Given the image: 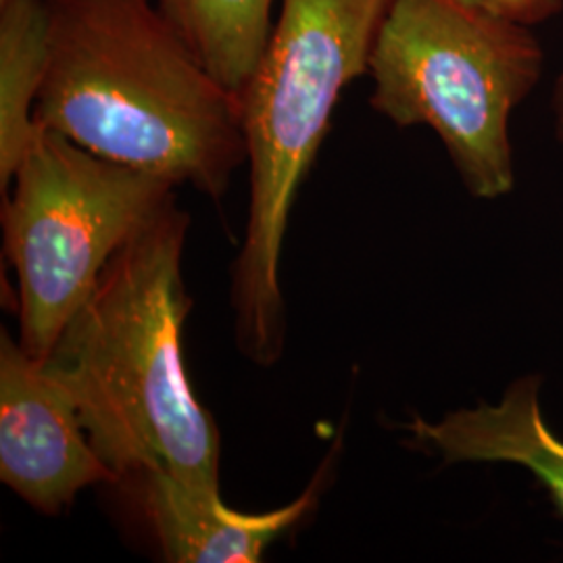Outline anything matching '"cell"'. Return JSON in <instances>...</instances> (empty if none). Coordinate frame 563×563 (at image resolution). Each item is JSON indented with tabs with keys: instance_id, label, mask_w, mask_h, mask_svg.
<instances>
[{
	"instance_id": "obj_1",
	"label": "cell",
	"mask_w": 563,
	"mask_h": 563,
	"mask_svg": "<svg viewBox=\"0 0 563 563\" xmlns=\"http://www.w3.org/2000/svg\"><path fill=\"white\" fill-rule=\"evenodd\" d=\"M51 60L34 118L90 153L220 201L246 163L241 99L153 0H44Z\"/></svg>"
},
{
	"instance_id": "obj_2",
	"label": "cell",
	"mask_w": 563,
	"mask_h": 563,
	"mask_svg": "<svg viewBox=\"0 0 563 563\" xmlns=\"http://www.w3.org/2000/svg\"><path fill=\"white\" fill-rule=\"evenodd\" d=\"M190 218L178 202L125 242L46 363L118 483L165 472L220 495V434L186 378L181 278Z\"/></svg>"
},
{
	"instance_id": "obj_3",
	"label": "cell",
	"mask_w": 563,
	"mask_h": 563,
	"mask_svg": "<svg viewBox=\"0 0 563 563\" xmlns=\"http://www.w3.org/2000/svg\"><path fill=\"white\" fill-rule=\"evenodd\" d=\"M393 0H280L262 60L241 97L251 178L249 222L232 267L236 342L269 367L286 336L282 244L332 113L369 59Z\"/></svg>"
},
{
	"instance_id": "obj_4",
	"label": "cell",
	"mask_w": 563,
	"mask_h": 563,
	"mask_svg": "<svg viewBox=\"0 0 563 563\" xmlns=\"http://www.w3.org/2000/svg\"><path fill=\"white\" fill-rule=\"evenodd\" d=\"M543 67L532 25L490 0H393L369 104L399 128H430L465 190L497 201L516 188L511 118Z\"/></svg>"
},
{
	"instance_id": "obj_5",
	"label": "cell",
	"mask_w": 563,
	"mask_h": 563,
	"mask_svg": "<svg viewBox=\"0 0 563 563\" xmlns=\"http://www.w3.org/2000/svg\"><path fill=\"white\" fill-rule=\"evenodd\" d=\"M9 188L2 230L20 282V342L48 360L102 269L178 202V186L38 125Z\"/></svg>"
},
{
	"instance_id": "obj_6",
	"label": "cell",
	"mask_w": 563,
	"mask_h": 563,
	"mask_svg": "<svg viewBox=\"0 0 563 563\" xmlns=\"http://www.w3.org/2000/svg\"><path fill=\"white\" fill-rule=\"evenodd\" d=\"M0 481L34 509L59 516L95 484H115L59 374L2 332Z\"/></svg>"
},
{
	"instance_id": "obj_7",
	"label": "cell",
	"mask_w": 563,
	"mask_h": 563,
	"mask_svg": "<svg viewBox=\"0 0 563 563\" xmlns=\"http://www.w3.org/2000/svg\"><path fill=\"white\" fill-rule=\"evenodd\" d=\"M334 451L328 453L313 481L292 504L265 514H241L165 472H146L125 483L136 488L163 558L172 563L262 562L276 543L320 501Z\"/></svg>"
},
{
	"instance_id": "obj_8",
	"label": "cell",
	"mask_w": 563,
	"mask_h": 563,
	"mask_svg": "<svg viewBox=\"0 0 563 563\" xmlns=\"http://www.w3.org/2000/svg\"><path fill=\"white\" fill-rule=\"evenodd\" d=\"M541 374H526L497 402H478L437 422L413 418L402 428L413 446L444 463H509L543 484L563 514V441L549 428L541 405Z\"/></svg>"
},
{
	"instance_id": "obj_9",
	"label": "cell",
	"mask_w": 563,
	"mask_h": 563,
	"mask_svg": "<svg viewBox=\"0 0 563 563\" xmlns=\"http://www.w3.org/2000/svg\"><path fill=\"white\" fill-rule=\"evenodd\" d=\"M51 60L44 0L0 2V190L38 134L34 118Z\"/></svg>"
},
{
	"instance_id": "obj_10",
	"label": "cell",
	"mask_w": 563,
	"mask_h": 563,
	"mask_svg": "<svg viewBox=\"0 0 563 563\" xmlns=\"http://www.w3.org/2000/svg\"><path fill=\"white\" fill-rule=\"evenodd\" d=\"M202 69L241 99L274 30L276 0H153Z\"/></svg>"
},
{
	"instance_id": "obj_11",
	"label": "cell",
	"mask_w": 563,
	"mask_h": 563,
	"mask_svg": "<svg viewBox=\"0 0 563 563\" xmlns=\"http://www.w3.org/2000/svg\"><path fill=\"white\" fill-rule=\"evenodd\" d=\"M511 18L523 21L528 25H539L553 20L563 11V0H490Z\"/></svg>"
},
{
	"instance_id": "obj_12",
	"label": "cell",
	"mask_w": 563,
	"mask_h": 563,
	"mask_svg": "<svg viewBox=\"0 0 563 563\" xmlns=\"http://www.w3.org/2000/svg\"><path fill=\"white\" fill-rule=\"evenodd\" d=\"M551 111H553V130H555V139L563 144V74L558 76L555 86H553Z\"/></svg>"
},
{
	"instance_id": "obj_13",
	"label": "cell",
	"mask_w": 563,
	"mask_h": 563,
	"mask_svg": "<svg viewBox=\"0 0 563 563\" xmlns=\"http://www.w3.org/2000/svg\"><path fill=\"white\" fill-rule=\"evenodd\" d=\"M0 2H2V0H0Z\"/></svg>"
}]
</instances>
